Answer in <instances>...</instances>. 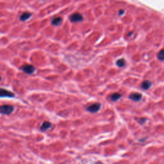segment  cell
Wrapping results in <instances>:
<instances>
[{"label":"cell","mask_w":164,"mask_h":164,"mask_svg":"<svg viewBox=\"0 0 164 164\" xmlns=\"http://www.w3.org/2000/svg\"><path fill=\"white\" fill-rule=\"evenodd\" d=\"M52 124L49 121H45L43 123H42V126L41 127V130L42 131H46V130H47L50 129L52 128Z\"/></svg>","instance_id":"52a82bcc"},{"label":"cell","mask_w":164,"mask_h":164,"mask_svg":"<svg viewBox=\"0 0 164 164\" xmlns=\"http://www.w3.org/2000/svg\"><path fill=\"white\" fill-rule=\"evenodd\" d=\"M101 108V104L99 103H96L91 104V105L87 107V110L90 113H96L98 112Z\"/></svg>","instance_id":"5b68a950"},{"label":"cell","mask_w":164,"mask_h":164,"mask_svg":"<svg viewBox=\"0 0 164 164\" xmlns=\"http://www.w3.org/2000/svg\"><path fill=\"white\" fill-rule=\"evenodd\" d=\"M145 121H146V119H141L140 121H139V123L140 124H144L145 123Z\"/></svg>","instance_id":"9a60e30c"},{"label":"cell","mask_w":164,"mask_h":164,"mask_svg":"<svg viewBox=\"0 0 164 164\" xmlns=\"http://www.w3.org/2000/svg\"><path fill=\"white\" fill-rule=\"evenodd\" d=\"M152 85V83L151 81L149 80H145L144 81L142 85H141V87H142V88L144 90H148L149 89Z\"/></svg>","instance_id":"9c48e42d"},{"label":"cell","mask_w":164,"mask_h":164,"mask_svg":"<svg viewBox=\"0 0 164 164\" xmlns=\"http://www.w3.org/2000/svg\"><path fill=\"white\" fill-rule=\"evenodd\" d=\"M1 76H0V81H1Z\"/></svg>","instance_id":"2e32d148"},{"label":"cell","mask_w":164,"mask_h":164,"mask_svg":"<svg viewBox=\"0 0 164 164\" xmlns=\"http://www.w3.org/2000/svg\"><path fill=\"white\" fill-rule=\"evenodd\" d=\"M15 96V94L13 92L8 91V90L4 89H0V98H12Z\"/></svg>","instance_id":"277c9868"},{"label":"cell","mask_w":164,"mask_h":164,"mask_svg":"<svg viewBox=\"0 0 164 164\" xmlns=\"http://www.w3.org/2000/svg\"><path fill=\"white\" fill-rule=\"evenodd\" d=\"M70 21L73 22H78L83 21V18L81 14L75 13L70 16Z\"/></svg>","instance_id":"3957f363"},{"label":"cell","mask_w":164,"mask_h":164,"mask_svg":"<svg viewBox=\"0 0 164 164\" xmlns=\"http://www.w3.org/2000/svg\"><path fill=\"white\" fill-rule=\"evenodd\" d=\"M116 65L119 67H123L126 65V61L124 60V58H120L117 60Z\"/></svg>","instance_id":"7c38bea8"},{"label":"cell","mask_w":164,"mask_h":164,"mask_svg":"<svg viewBox=\"0 0 164 164\" xmlns=\"http://www.w3.org/2000/svg\"><path fill=\"white\" fill-rule=\"evenodd\" d=\"M124 14V10H120L119 11V16H123Z\"/></svg>","instance_id":"5bb4252c"},{"label":"cell","mask_w":164,"mask_h":164,"mask_svg":"<svg viewBox=\"0 0 164 164\" xmlns=\"http://www.w3.org/2000/svg\"><path fill=\"white\" fill-rule=\"evenodd\" d=\"M142 96L138 92H134L129 96V98L134 101H139L142 99Z\"/></svg>","instance_id":"8992f818"},{"label":"cell","mask_w":164,"mask_h":164,"mask_svg":"<svg viewBox=\"0 0 164 164\" xmlns=\"http://www.w3.org/2000/svg\"><path fill=\"white\" fill-rule=\"evenodd\" d=\"M121 97H122V95L119 94V93H114V94H113L111 96L110 99H111L112 101H116L119 100H120Z\"/></svg>","instance_id":"30bf717a"},{"label":"cell","mask_w":164,"mask_h":164,"mask_svg":"<svg viewBox=\"0 0 164 164\" xmlns=\"http://www.w3.org/2000/svg\"><path fill=\"white\" fill-rule=\"evenodd\" d=\"M14 107L9 104L0 106V114L3 115H9L14 112Z\"/></svg>","instance_id":"6da1fadb"},{"label":"cell","mask_w":164,"mask_h":164,"mask_svg":"<svg viewBox=\"0 0 164 164\" xmlns=\"http://www.w3.org/2000/svg\"><path fill=\"white\" fill-rule=\"evenodd\" d=\"M62 21V19L61 18H60V17H56V18L53 19L52 23L53 25H55V26H58V25L61 23Z\"/></svg>","instance_id":"8fae6325"},{"label":"cell","mask_w":164,"mask_h":164,"mask_svg":"<svg viewBox=\"0 0 164 164\" xmlns=\"http://www.w3.org/2000/svg\"><path fill=\"white\" fill-rule=\"evenodd\" d=\"M21 69L23 70L25 73H26V74L31 75V74H33V73L35 72V67L33 66H32V65L26 64V65H24V66H22Z\"/></svg>","instance_id":"7a4b0ae2"},{"label":"cell","mask_w":164,"mask_h":164,"mask_svg":"<svg viewBox=\"0 0 164 164\" xmlns=\"http://www.w3.org/2000/svg\"><path fill=\"white\" fill-rule=\"evenodd\" d=\"M158 58L160 60H164V49L160 50L158 53Z\"/></svg>","instance_id":"4fadbf2b"},{"label":"cell","mask_w":164,"mask_h":164,"mask_svg":"<svg viewBox=\"0 0 164 164\" xmlns=\"http://www.w3.org/2000/svg\"><path fill=\"white\" fill-rule=\"evenodd\" d=\"M32 14L30 12H24L23 14H21L20 18H19V19H20L21 21H25L28 20V19H29L31 17H32Z\"/></svg>","instance_id":"ba28073f"}]
</instances>
